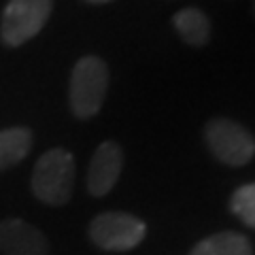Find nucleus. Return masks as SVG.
<instances>
[{
  "label": "nucleus",
  "mask_w": 255,
  "mask_h": 255,
  "mask_svg": "<svg viewBox=\"0 0 255 255\" xmlns=\"http://www.w3.org/2000/svg\"><path fill=\"white\" fill-rule=\"evenodd\" d=\"M32 194L49 206H62L70 200L75 187V157L70 151L55 147L38 157L32 170Z\"/></svg>",
  "instance_id": "nucleus-1"
},
{
  "label": "nucleus",
  "mask_w": 255,
  "mask_h": 255,
  "mask_svg": "<svg viewBox=\"0 0 255 255\" xmlns=\"http://www.w3.org/2000/svg\"><path fill=\"white\" fill-rule=\"evenodd\" d=\"M109 92V68L96 55L81 58L70 73V109L79 119H90L102 109Z\"/></svg>",
  "instance_id": "nucleus-2"
},
{
  "label": "nucleus",
  "mask_w": 255,
  "mask_h": 255,
  "mask_svg": "<svg viewBox=\"0 0 255 255\" xmlns=\"http://www.w3.org/2000/svg\"><path fill=\"white\" fill-rule=\"evenodd\" d=\"M147 236L145 221L132 213H100L90 223V238L102 251H130Z\"/></svg>",
  "instance_id": "nucleus-3"
},
{
  "label": "nucleus",
  "mask_w": 255,
  "mask_h": 255,
  "mask_svg": "<svg viewBox=\"0 0 255 255\" xmlns=\"http://www.w3.org/2000/svg\"><path fill=\"white\" fill-rule=\"evenodd\" d=\"M204 138L211 153L228 166H245L255 155L253 134L232 119H211L204 128Z\"/></svg>",
  "instance_id": "nucleus-4"
},
{
  "label": "nucleus",
  "mask_w": 255,
  "mask_h": 255,
  "mask_svg": "<svg viewBox=\"0 0 255 255\" xmlns=\"http://www.w3.org/2000/svg\"><path fill=\"white\" fill-rule=\"evenodd\" d=\"M53 9V0H9L2 11L0 36L9 47H19L43 30Z\"/></svg>",
  "instance_id": "nucleus-5"
},
{
  "label": "nucleus",
  "mask_w": 255,
  "mask_h": 255,
  "mask_svg": "<svg viewBox=\"0 0 255 255\" xmlns=\"http://www.w3.org/2000/svg\"><path fill=\"white\" fill-rule=\"evenodd\" d=\"M122 168H124L122 147L113 140L100 142L92 155L90 168H87V191L96 198L107 196L119 181Z\"/></svg>",
  "instance_id": "nucleus-6"
},
{
  "label": "nucleus",
  "mask_w": 255,
  "mask_h": 255,
  "mask_svg": "<svg viewBox=\"0 0 255 255\" xmlns=\"http://www.w3.org/2000/svg\"><path fill=\"white\" fill-rule=\"evenodd\" d=\"M0 251L4 255H49V243L32 223L4 219L0 221Z\"/></svg>",
  "instance_id": "nucleus-7"
},
{
  "label": "nucleus",
  "mask_w": 255,
  "mask_h": 255,
  "mask_svg": "<svg viewBox=\"0 0 255 255\" xmlns=\"http://www.w3.org/2000/svg\"><path fill=\"white\" fill-rule=\"evenodd\" d=\"M172 23L177 28L179 36L185 41L189 47H204L211 38V21L209 17L194 6L181 9L172 17Z\"/></svg>",
  "instance_id": "nucleus-8"
},
{
  "label": "nucleus",
  "mask_w": 255,
  "mask_h": 255,
  "mask_svg": "<svg viewBox=\"0 0 255 255\" xmlns=\"http://www.w3.org/2000/svg\"><path fill=\"white\" fill-rule=\"evenodd\" d=\"M189 255H253L249 238L238 232H217L198 243Z\"/></svg>",
  "instance_id": "nucleus-9"
},
{
  "label": "nucleus",
  "mask_w": 255,
  "mask_h": 255,
  "mask_svg": "<svg viewBox=\"0 0 255 255\" xmlns=\"http://www.w3.org/2000/svg\"><path fill=\"white\" fill-rule=\"evenodd\" d=\"M32 134L28 128L0 130V170L13 168L30 153Z\"/></svg>",
  "instance_id": "nucleus-10"
},
{
  "label": "nucleus",
  "mask_w": 255,
  "mask_h": 255,
  "mask_svg": "<svg viewBox=\"0 0 255 255\" xmlns=\"http://www.w3.org/2000/svg\"><path fill=\"white\" fill-rule=\"evenodd\" d=\"M230 206H232V213L245 226L255 230V183H247V185L238 187L234 191Z\"/></svg>",
  "instance_id": "nucleus-11"
},
{
  "label": "nucleus",
  "mask_w": 255,
  "mask_h": 255,
  "mask_svg": "<svg viewBox=\"0 0 255 255\" xmlns=\"http://www.w3.org/2000/svg\"><path fill=\"white\" fill-rule=\"evenodd\" d=\"M85 2H94V4H102V2H109V0H85Z\"/></svg>",
  "instance_id": "nucleus-12"
},
{
  "label": "nucleus",
  "mask_w": 255,
  "mask_h": 255,
  "mask_svg": "<svg viewBox=\"0 0 255 255\" xmlns=\"http://www.w3.org/2000/svg\"><path fill=\"white\" fill-rule=\"evenodd\" d=\"M253 11H255V0H253Z\"/></svg>",
  "instance_id": "nucleus-13"
}]
</instances>
